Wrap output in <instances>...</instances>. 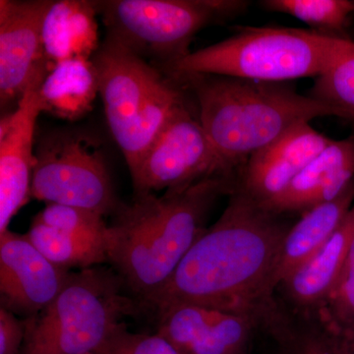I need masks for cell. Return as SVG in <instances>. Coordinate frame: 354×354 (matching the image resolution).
Segmentation results:
<instances>
[{"mask_svg":"<svg viewBox=\"0 0 354 354\" xmlns=\"http://www.w3.org/2000/svg\"><path fill=\"white\" fill-rule=\"evenodd\" d=\"M218 220L191 247L149 307L174 304L248 314L274 323L272 283L279 249L290 227L237 189Z\"/></svg>","mask_w":354,"mask_h":354,"instance_id":"cell-1","label":"cell"},{"mask_svg":"<svg viewBox=\"0 0 354 354\" xmlns=\"http://www.w3.org/2000/svg\"><path fill=\"white\" fill-rule=\"evenodd\" d=\"M234 181L209 177L162 196L134 194L130 204L121 203L109 225V263L142 304L149 306L171 281L206 230L216 200L232 192Z\"/></svg>","mask_w":354,"mask_h":354,"instance_id":"cell-2","label":"cell"},{"mask_svg":"<svg viewBox=\"0 0 354 354\" xmlns=\"http://www.w3.org/2000/svg\"><path fill=\"white\" fill-rule=\"evenodd\" d=\"M192 91L198 118L209 141L234 174L254 153L302 123L334 111L298 94L288 82H264L213 74L171 77Z\"/></svg>","mask_w":354,"mask_h":354,"instance_id":"cell-3","label":"cell"},{"mask_svg":"<svg viewBox=\"0 0 354 354\" xmlns=\"http://www.w3.org/2000/svg\"><path fill=\"white\" fill-rule=\"evenodd\" d=\"M354 48L349 39L313 30L239 27L230 38L191 51L162 71L165 76L202 73L264 82L319 77Z\"/></svg>","mask_w":354,"mask_h":354,"instance_id":"cell-4","label":"cell"},{"mask_svg":"<svg viewBox=\"0 0 354 354\" xmlns=\"http://www.w3.org/2000/svg\"><path fill=\"white\" fill-rule=\"evenodd\" d=\"M109 131L130 174L179 104L184 88L158 67L106 39L92 58Z\"/></svg>","mask_w":354,"mask_h":354,"instance_id":"cell-5","label":"cell"},{"mask_svg":"<svg viewBox=\"0 0 354 354\" xmlns=\"http://www.w3.org/2000/svg\"><path fill=\"white\" fill-rule=\"evenodd\" d=\"M118 272L104 268L71 272L64 290L26 321L20 354H91L101 351L123 318L134 312Z\"/></svg>","mask_w":354,"mask_h":354,"instance_id":"cell-6","label":"cell"},{"mask_svg":"<svg viewBox=\"0 0 354 354\" xmlns=\"http://www.w3.org/2000/svg\"><path fill=\"white\" fill-rule=\"evenodd\" d=\"M249 4L241 0L95 1L106 39L153 60L162 72L189 55L202 29L241 15Z\"/></svg>","mask_w":354,"mask_h":354,"instance_id":"cell-7","label":"cell"},{"mask_svg":"<svg viewBox=\"0 0 354 354\" xmlns=\"http://www.w3.org/2000/svg\"><path fill=\"white\" fill-rule=\"evenodd\" d=\"M31 196L104 216H113L121 205L100 140L70 128L50 130L37 141Z\"/></svg>","mask_w":354,"mask_h":354,"instance_id":"cell-8","label":"cell"},{"mask_svg":"<svg viewBox=\"0 0 354 354\" xmlns=\"http://www.w3.org/2000/svg\"><path fill=\"white\" fill-rule=\"evenodd\" d=\"M131 176L134 194L179 190L209 177L235 176L187 102L179 104Z\"/></svg>","mask_w":354,"mask_h":354,"instance_id":"cell-9","label":"cell"},{"mask_svg":"<svg viewBox=\"0 0 354 354\" xmlns=\"http://www.w3.org/2000/svg\"><path fill=\"white\" fill-rule=\"evenodd\" d=\"M50 0L0 1V104L17 108L29 91H38L50 72L41 27Z\"/></svg>","mask_w":354,"mask_h":354,"instance_id":"cell-10","label":"cell"},{"mask_svg":"<svg viewBox=\"0 0 354 354\" xmlns=\"http://www.w3.org/2000/svg\"><path fill=\"white\" fill-rule=\"evenodd\" d=\"M71 272L51 263L26 234H0L1 307L27 319L38 315L57 297Z\"/></svg>","mask_w":354,"mask_h":354,"instance_id":"cell-11","label":"cell"},{"mask_svg":"<svg viewBox=\"0 0 354 354\" xmlns=\"http://www.w3.org/2000/svg\"><path fill=\"white\" fill-rule=\"evenodd\" d=\"M157 333L179 354H244L259 319L197 304L156 310Z\"/></svg>","mask_w":354,"mask_h":354,"instance_id":"cell-12","label":"cell"},{"mask_svg":"<svg viewBox=\"0 0 354 354\" xmlns=\"http://www.w3.org/2000/svg\"><path fill=\"white\" fill-rule=\"evenodd\" d=\"M333 141L310 123L291 128L248 158L236 171L234 187L264 206Z\"/></svg>","mask_w":354,"mask_h":354,"instance_id":"cell-13","label":"cell"},{"mask_svg":"<svg viewBox=\"0 0 354 354\" xmlns=\"http://www.w3.org/2000/svg\"><path fill=\"white\" fill-rule=\"evenodd\" d=\"M38 92L29 91L17 108L0 120V234L29 202L36 164Z\"/></svg>","mask_w":354,"mask_h":354,"instance_id":"cell-14","label":"cell"},{"mask_svg":"<svg viewBox=\"0 0 354 354\" xmlns=\"http://www.w3.org/2000/svg\"><path fill=\"white\" fill-rule=\"evenodd\" d=\"M354 179V135L334 140L281 194L264 205L278 215L304 214L334 200Z\"/></svg>","mask_w":354,"mask_h":354,"instance_id":"cell-15","label":"cell"},{"mask_svg":"<svg viewBox=\"0 0 354 354\" xmlns=\"http://www.w3.org/2000/svg\"><path fill=\"white\" fill-rule=\"evenodd\" d=\"M95 1H51L43 20L41 38L50 71L65 60L92 59L99 50L100 37Z\"/></svg>","mask_w":354,"mask_h":354,"instance_id":"cell-16","label":"cell"},{"mask_svg":"<svg viewBox=\"0 0 354 354\" xmlns=\"http://www.w3.org/2000/svg\"><path fill=\"white\" fill-rule=\"evenodd\" d=\"M353 205L354 179L334 200L302 214L288 230L279 249L272 279L274 290L325 245Z\"/></svg>","mask_w":354,"mask_h":354,"instance_id":"cell-17","label":"cell"},{"mask_svg":"<svg viewBox=\"0 0 354 354\" xmlns=\"http://www.w3.org/2000/svg\"><path fill=\"white\" fill-rule=\"evenodd\" d=\"M354 237V205L325 245L283 281L293 304L315 312L333 290Z\"/></svg>","mask_w":354,"mask_h":354,"instance_id":"cell-18","label":"cell"},{"mask_svg":"<svg viewBox=\"0 0 354 354\" xmlns=\"http://www.w3.org/2000/svg\"><path fill=\"white\" fill-rule=\"evenodd\" d=\"M37 92L41 113L60 120H81L92 111L99 94L94 62L88 58L60 62L46 77Z\"/></svg>","mask_w":354,"mask_h":354,"instance_id":"cell-19","label":"cell"},{"mask_svg":"<svg viewBox=\"0 0 354 354\" xmlns=\"http://www.w3.org/2000/svg\"><path fill=\"white\" fill-rule=\"evenodd\" d=\"M26 236L44 257L67 271H80L109 263L104 242L74 236L35 221Z\"/></svg>","mask_w":354,"mask_h":354,"instance_id":"cell-20","label":"cell"},{"mask_svg":"<svg viewBox=\"0 0 354 354\" xmlns=\"http://www.w3.org/2000/svg\"><path fill=\"white\" fill-rule=\"evenodd\" d=\"M260 3L266 10L292 16L320 34L348 39L344 32L354 13L353 0H265Z\"/></svg>","mask_w":354,"mask_h":354,"instance_id":"cell-21","label":"cell"},{"mask_svg":"<svg viewBox=\"0 0 354 354\" xmlns=\"http://www.w3.org/2000/svg\"><path fill=\"white\" fill-rule=\"evenodd\" d=\"M315 313L321 332L354 346V237L334 288Z\"/></svg>","mask_w":354,"mask_h":354,"instance_id":"cell-22","label":"cell"},{"mask_svg":"<svg viewBox=\"0 0 354 354\" xmlns=\"http://www.w3.org/2000/svg\"><path fill=\"white\" fill-rule=\"evenodd\" d=\"M310 97L332 109L335 116L354 122V48L317 77Z\"/></svg>","mask_w":354,"mask_h":354,"instance_id":"cell-23","label":"cell"},{"mask_svg":"<svg viewBox=\"0 0 354 354\" xmlns=\"http://www.w3.org/2000/svg\"><path fill=\"white\" fill-rule=\"evenodd\" d=\"M34 221L74 236L106 244L108 241L109 225L104 221V216L90 209L48 204Z\"/></svg>","mask_w":354,"mask_h":354,"instance_id":"cell-24","label":"cell"},{"mask_svg":"<svg viewBox=\"0 0 354 354\" xmlns=\"http://www.w3.org/2000/svg\"><path fill=\"white\" fill-rule=\"evenodd\" d=\"M100 354H179L176 348L162 337L156 334H137L128 330L124 323L104 344Z\"/></svg>","mask_w":354,"mask_h":354,"instance_id":"cell-25","label":"cell"},{"mask_svg":"<svg viewBox=\"0 0 354 354\" xmlns=\"http://www.w3.org/2000/svg\"><path fill=\"white\" fill-rule=\"evenodd\" d=\"M25 335L26 321L0 307V354H20Z\"/></svg>","mask_w":354,"mask_h":354,"instance_id":"cell-26","label":"cell"},{"mask_svg":"<svg viewBox=\"0 0 354 354\" xmlns=\"http://www.w3.org/2000/svg\"><path fill=\"white\" fill-rule=\"evenodd\" d=\"M297 351V354H354V346L335 341L320 330L301 337Z\"/></svg>","mask_w":354,"mask_h":354,"instance_id":"cell-27","label":"cell"},{"mask_svg":"<svg viewBox=\"0 0 354 354\" xmlns=\"http://www.w3.org/2000/svg\"><path fill=\"white\" fill-rule=\"evenodd\" d=\"M91 354H100V353H99V351H97V353H91Z\"/></svg>","mask_w":354,"mask_h":354,"instance_id":"cell-28","label":"cell"}]
</instances>
